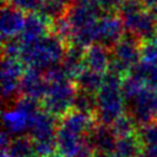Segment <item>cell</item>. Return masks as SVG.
Segmentation results:
<instances>
[{
  "mask_svg": "<svg viewBox=\"0 0 157 157\" xmlns=\"http://www.w3.org/2000/svg\"><path fill=\"white\" fill-rule=\"evenodd\" d=\"M104 74L93 71L91 69L85 67L76 77H75V86L80 91H85L92 94H97L104 82Z\"/></svg>",
  "mask_w": 157,
  "mask_h": 157,
  "instance_id": "20",
  "label": "cell"
},
{
  "mask_svg": "<svg viewBox=\"0 0 157 157\" xmlns=\"http://www.w3.org/2000/svg\"><path fill=\"white\" fill-rule=\"evenodd\" d=\"M44 0H5L6 4L21 10L22 12L36 13L40 11Z\"/></svg>",
  "mask_w": 157,
  "mask_h": 157,
  "instance_id": "26",
  "label": "cell"
},
{
  "mask_svg": "<svg viewBox=\"0 0 157 157\" xmlns=\"http://www.w3.org/2000/svg\"><path fill=\"white\" fill-rule=\"evenodd\" d=\"M34 157H38V156H34Z\"/></svg>",
  "mask_w": 157,
  "mask_h": 157,
  "instance_id": "34",
  "label": "cell"
},
{
  "mask_svg": "<svg viewBox=\"0 0 157 157\" xmlns=\"http://www.w3.org/2000/svg\"><path fill=\"white\" fill-rule=\"evenodd\" d=\"M47 87L48 82L45 80L44 74L34 69H28L22 76L20 92L26 97H31L39 101L44 98Z\"/></svg>",
  "mask_w": 157,
  "mask_h": 157,
  "instance_id": "16",
  "label": "cell"
},
{
  "mask_svg": "<svg viewBox=\"0 0 157 157\" xmlns=\"http://www.w3.org/2000/svg\"><path fill=\"white\" fill-rule=\"evenodd\" d=\"M121 82V77L112 72H108L104 76V82L96 94L97 107L94 118L98 124L110 126L117 119L125 114L124 109H126V105Z\"/></svg>",
  "mask_w": 157,
  "mask_h": 157,
  "instance_id": "4",
  "label": "cell"
},
{
  "mask_svg": "<svg viewBox=\"0 0 157 157\" xmlns=\"http://www.w3.org/2000/svg\"><path fill=\"white\" fill-rule=\"evenodd\" d=\"M1 157H11V156H10L6 151H2V152H1Z\"/></svg>",
  "mask_w": 157,
  "mask_h": 157,
  "instance_id": "31",
  "label": "cell"
},
{
  "mask_svg": "<svg viewBox=\"0 0 157 157\" xmlns=\"http://www.w3.org/2000/svg\"><path fill=\"white\" fill-rule=\"evenodd\" d=\"M48 87L44 98L42 99L43 109L54 117H64L72 110L74 99L77 92L75 83L70 78L47 81Z\"/></svg>",
  "mask_w": 157,
  "mask_h": 157,
  "instance_id": "7",
  "label": "cell"
},
{
  "mask_svg": "<svg viewBox=\"0 0 157 157\" xmlns=\"http://www.w3.org/2000/svg\"><path fill=\"white\" fill-rule=\"evenodd\" d=\"M130 75L157 90V38L142 43L141 60Z\"/></svg>",
  "mask_w": 157,
  "mask_h": 157,
  "instance_id": "9",
  "label": "cell"
},
{
  "mask_svg": "<svg viewBox=\"0 0 157 157\" xmlns=\"http://www.w3.org/2000/svg\"><path fill=\"white\" fill-rule=\"evenodd\" d=\"M58 125L59 120H56V117L42 109L32 119L28 130V136L34 144L56 142Z\"/></svg>",
  "mask_w": 157,
  "mask_h": 157,
  "instance_id": "10",
  "label": "cell"
},
{
  "mask_svg": "<svg viewBox=\"0 0 157 157\" xmlns=\"http://www.w3.org/2000/svg\"><path fill=\"white\" fill-rule=\"evenodd\" d=\"M25 18L26 16L21 10L4 2L1 9V20H0L2 43L20 36L25 25Z\"/></svg>",
  "mask_w": 157,
  "mask_h": 157,
  "instance_id": "13",
  "label": "cell"
},
{
  "mask_svg": "<svg viewBox=\"0 0 157 157\" xmlns=\"http://www.w3.org/2000/svg\"><path fill=\"white\" fill-rule=\"evenodd\" d=\"M119 16L128 33L141 42H148L157 37V23L150 11L137 0H128L119 9Z\"/></svg>",
  "mask_w": 157,
  "mask_h": 157,
  "instance_id": "5",
  "label": "cell"
},
{
  "mask_svg": "<svg viewBox=\"0 0 157 157\" xmlns=\"http://www.w3.org/2000/svg\"><path fill=\"white\" fill-rule=\"evenodd\" d=\"M50 28H52V25H49V20L45 18L43 15L38 12L28 13L25 18V25H23L22 32L18 36V39L23 44L32 43L49 34L52 32Z\"/></svg>",
  "mask_w": 157,
  "mask_h": 157,
  "instance_id": "15",
  "label": "cell"
},
{
  "mask_svg": "<svg viewBox=\"0 0 157 157\" xmlns=\"http://www.w3.org/2000/svg\"><path fill=\"white\" fill-rule=\"evenodd\" d=\"M112 61V50L102 44H92L85 49V67L104 74L109 70Z\"/></svg>",
  "mask_w": 157,
  "mask_h": 157,
  "instance_id": "18",
  "label": "cell"
},
{
  "mask_svg": "<svg viewBox=\"0 0 157 157\" xmlns=\"http://www.w3.org/2000/svg\"><path fill=\"white\" fill-rule=\"evenodd\" d=\"M156 38H157V37H156Z\"/></svg>",
  "mask_w": 157,
  "mask_h": 157,
  "instance_id": "35",
  "label": "cell"
},
{
  "mask_svg": "<svg viewBox=\"0 0 157 157\" xmlns=\"http://www.w3.org/2000/svg\"><path fill=\"white\" fill-rule=\"evenodd\" d=\"M67 47L69 44L59 36L50 32L45 37L32 43H22L20 60L29 69L44 72L63 61Z\"/></svg>",
  "mask_w": 157,
  "mask_h": 157,
  "instance_id": "3",
  "label": "cell"
},
{
  "mask_svg": "<svg viewBox=\"0 0 157 157\" xmlns=\"http://www.w3.org/2000/svg\"><path fill=\"white\" fill-rule=\"evenodd\" d=\"M141 40L126 32L110 49L112 61L108 72H112L121 78L129 76L141 60Z\"/></svg>",
  "mask_w": 157,
  "mask_h": 157,
  "instance_id": "6",
  "label": "cell"
},
{
  "mask_svg": "<svg viewBox=\"0 0 157 157\" xmlns=\"http://www.w3.org/2000/svg\"><path fill=\"white\" fill-rule=\"evenodd\" d=\"M96 107H97L96 94H92V93H88V92L77 90L76 96H75V99H74L72 109L78 110V112H82V113H87V114L94 115Z\"/></svg>",
  "mask_w": 157,
  "mask_h": 157,
  "instance_id": "24",
  "label": "cell"
},
{
  "mask_svg": "<svg viewBox=\"0 0 157 157\" xmlns=\"http://www.w3.org/2000/svg\"><path fill=\"white\" fill-rule=\"evenodd\" d=\"M142 144L137 135L132 134L129 136H121L118 137L115 148L113 151L114 157H137L141 151Z\"/></svg>",
  "mask_w": 157,
  "mask_h": 157,
  "instance_id": "21",
  "label": "cell"
},
{
  "mask_svg": "<svg viewBox=\"0 0 157 157\" xmlns=\"http://www.w3.org/2000/svg\"><path fill=\"white\" fill-rule=\"evenodd\" d=\"M151 13H152V16H153V18H155V21H156V23H157V5H155V6L151 9Z\"/></svg>",
  "mask_w": 157,
  "mask_h": 157,
  "instance_id": "29",
  "label": "cell"
},
{
  "mask_svg": "<svg viewBox=\"0 0 157 157\" xmlns=\"http://www.w3.org/2000/svg\"><path fill=\"white\" fill-rule=\"evenodd\" d=\"M103 15L99 0H77L70 4L65 17L71 29V44L82 48L96 44L97 23Z\"/></svg>",
  "mask_w": 157,
  "mask_h": 157,
  "instance_id": "2",
  "label": "cell"
},
{
  "mask_svg": "<svg viewBox=\"0 0 157 157\" xmlns=\"http://www.w3.org/2000/svg\"><path fill=\"white\" fill-rule=\"evenodd\" d=\"M58 1H60V2H64V4H66V5H69V2H70L71 0H58Z\"/></svg>",
  "mask_w": 157,
  "mask_h": 157,
  "instance_id": "32",
  "label": "cell"
},
{
  "mask_svg": "<svg viewBox=\"0 0 157 157\" xmlns=\"http://www.w3.org/2000/svg\"><path fill=\"white\" fill-rule=\"evenodd\" d=\"M137 157H153V156H151L150 153H147L146 151H144V152H141V153H140Z\"/></svg>",
  "mask_w": 157,
  "mask_h": 157,
  "instance_id": "30",
  "label": "cell"
},
{
  "mask_svg": "<svg viewBox=\"0 0 157 157\" xmlns=\"http://www.w3.org/2000/svg\"><path fill=\"white\" fill-rule=\"evenodd\" d=\"M88 139L94 152L113 155L118 136L115 135L112 126L98 124L93 126V129L88 135Z\"/></svg>",
  "mask_w": 157,
  "mask_h": 157,
  "instance_id": "17",
  "label": "cell"
},
{
  "mask_svg": "<svg viewBox=\"0 0 157 157\" xmlns=\"http://www.w3.org/2000/svg\"><path fill=\"white\" fill-rule=\"evenodd\" d=\"M23 63L18 58L2 56L1 63V92L5 103H15L18 99L21 80L23 76Z\"/></svg>",
  "mask_w": 157,
  "mask_h": 157,
  "instance_id": "8",
  "label": "cell"
},
{
  "mask_svg": "<svg viewBox=\"0 0 157 157\" xmlns=\"http://www.w3.org/2000/svg\"><path fill=\"white\" fill-rule=\"evenodd\" d=\"M6 151L11 157H34V144L32 139L27 135L12 137Z\"/></svg>",
  "mask_w": 157,
  "mask_h": 157,
  "instance_id": "22",
  "label": "cell"
},
{
  "mask_svg": "<svg viewBox=\"0 0 157 157\" xmlns=\"http://www.w3.org/2000/svg\"><path fill=\"white\" fill-rule=\"evenodd\" d=\"M34 117H31L28 113L18 108L16 104L6 108L2 114V126L6 134L11 137L22 136L26 132L28 134L31 121Z\"/></svg>",
  "mask_w": 157,
  "mask_h": 157,
  "instance_id": "12",
  "label": "cell"
},
{
  "mask_svg": "<svg viewBox=\"0 0 157 157\" xmlns=\"http://www.w3.org/2000/svg\"><path fill=\"white\" fill-rule=\"evenodd\" d=\"M94 119L96 118L92 114H87V113H82V112L72 109L60 118L58 128L66 130L75 135L88 136L91 130L96 125Z\"/></svg>",
  "mask_w": 157,
  "mask_h": 157,
  "instance_id": "14",
  "label": "cell"
},
{
  "mask_svg": "<svg viewBox=\"0 0 157 157\" xmlns=\"http://www.w3.org/2000/svg\"><path fill=\"white\" fill-rule=\"evenodd\" d=\"M61 65L67 75L75 78L85 69V49L76 44L69 45L66 48Z\"/></svg>",
  "mask_w": 157,
  "mask_h": 157,
  "instance_id": "19",
  "label": "cell"
},
{
  "mask_svg": "<svg viewBox=\"0 0 157 157\" xmlns=\"http://www.w3.org/2000/svg\"><path fill=\"white\" fill-rule=\"evenodd\" d=\"M124 25L119 15L104 13L97 23L96 43L112 49L124 36Z\"/></svg>",
  "mask_w": 157,
  "mask_h": 157,
  "instance_id": "11",
  "label": "cell"
},
{
  "mask_svg": "<svg viewBox=\"0 0 157 157\" xmlns=\"http://www.w3.org/2000/svg\"><path fill=\"white\" fill-rule=\"evenodd\" d=\"M110 126L114 130L115 135L118 137H121V136H129V135L135 134L136 123L128 114H124L119 119H117Z\"/></svg>",
  "mask_w": 157,
  "mask_h": 157,
  "instance_id": "25",
  "label": "cell"
},
{
  "mask_svg": "<svg viewBox=\"0 0 157 157\" xmlns=\"http://www.w3.org/2000/svg\"><path fill=\"white\" fill-rule=\"evenodd\" d=\"M50 157H63L61 155H53V156H50Z\"/></svg>",
  "mask_w": 157,
  "mask_h": 157,
  "instance_id": "33",
  "label": "cell"
},
{
  "mask_svg": "<svg viewBox=\"0 0 157 157\" xmlns=\"http://www.w3.org/2000/svg\"><path fill=\"white\" fill-rule=\"evenodd\" d=\"M137 1H139L144 7H146V9H147V7H151V9H152L155 5H157V0H137Z\"/></svg>",
  "mask_w": 157,
  "mask_h": 157,
  "instance_id": "28",
  "label": "cell"
},
{
  "mask_svg": "<svg viewBox=\"0 0 157 157\" xmlns=\"http://www.w3.org/2000/svg\"><path fill=\"white\" fill-rule=\"evenodd\" d=\"M144 150L153 157H157V121L142 126L139 134Z\"/></svg>",
  "mask_w": 157,
  "mask_h": 157,
  "instance_id": "23",
  "label": "cell"
},
{
  "mask_svg": "<svg viewBox=\"0 0 157 157\" xmlns=\"http://www.w3.org/2000/svg\"><path fill=\"white\" fill-rule=\"evenodd\" d=\"M121 88L126 114L136 125L146 126L157 120V90L144 83L134 75L123 78Z\"/></svg>",
  "mask_w": 157,
  "mask_h": 157,
  "instance_id": "1",
  "label": "cell"
},
{
  "mask_svg": "<svg viewBox=\"0 0 157 157\" xmlns=\"http://www.w3.org/2000/svg\"><path fill=\"white\" fill-rule=\"evenodd\" d=\"M128 0H99L101 5L103 6V9L105 10H115V9H120V6Z\"/></svg>",
  "mask_w": 157,
  "mask_h": 157,
  "instance_id": "27",
  "label": "cell"
}]
</instances>
